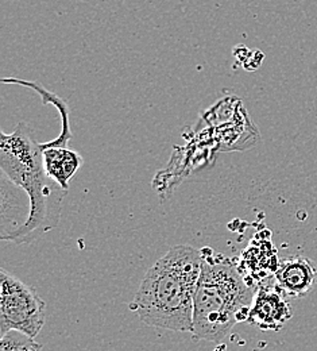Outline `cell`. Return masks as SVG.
I'll return each mask as SVG.
<instances>
[{
  "label": "cell",
  "mask_w": 317,
  "mask_h": 351,
  "mask_svg": "<svg viewBox=\"0 0 317 351\" xmlns=\"http://www.w3.org/2000/svg\"><path fill=\"white\" fill-rule=\"evenodd\" d=\"M0 351H44V348L34 338L19 331H10L0 338Z\"/></svg>",
  "instance_id": "obj_10"
},
{
  "label": "cell",
  "mask_w": 317,
  "mask_h": 351,
  "mask_svg": "<svg viewBox=\"0 0 317 351\" xmlns=\"http://www.w3.org/2000/svg\"><path fill=\"white\" fill-rule=\"evenodd\" d=\"M275 281L261 285L254 296L247 322L264 331H279L292 319L293 311Z\"/></svg>",
  "instance_id": "obj_5"
},
{
  "label": "cell",
  "mask_w": 317,
  "mask_h": 351,
  "mask_svg": "<svg viewBox=\"0 0 317 351\" xmlns=\"http://www.w3.org/2000/svg\"><path fill=\"white\" fill-rule=\"evenodd\" d=\"M0 168L30 199V217L12 242L30 243L55 228L68 191L46 175L42 143L31 126L19 122L14 132H0Z\"/></svg>",
  "instance_id": "obj_2"
},
{
  "label": "cell",
  "mask_w": 317,
  "mask_h": 351,
  "mask_svg": "<svg viewBox=\"0 0 317 351\" xmlns=\"http://www.w3.org/2000/svg\"><path fill=\"white\" fill-rule=\"evenodd\" d=\"M203 253L177 245L144 274L130 309L147 326L192 332Z\"/></svg>",
  "instance_id": "obj_1"
},
{
  "label": "cell",
  "mask_w": 317,
  "mask_h": 351,
  "mask_svg": "<svg viewBox=\"0 0 317 351\" xmlns=\"http://www.w3.org/2000/svg\"><path fill=\"white\" fill-rule=\"evenodd\" d=\"M30 217L27 193L7 176H0V238L10 241L25 227Z\"/></svg>",
  "instance_id": "obj_6"
},
{
  "label": "cell",
  "mask_w": 317,
  "mask_h": 351,
  "mask_svg": "<svg viewBox=\"0 0 317 351\" xmlns=\"http://www.w3.org/2000/svg\"><path fill=\"white\" fill-rule=\"evenodd\" d=\"M46 175L64 191L69 189V181L83 165V157L69 147H42Z\"/></svg>",
  "instance_id": "obj_8"
},
{
  "label": "cell",
  "mask_w": 317,
  "mask_h": 351,
  "mask_svg": "<svg viewBox=\"0 0 317 351\" xmlns=\"http://www.w3.org/2000/svg\"><path fill=\"white\" fill-rule=\"evenodd\" d=\"M46 322V303L33 287L0 270V334L19 331L36 338Z\"/></svg>",
  "instance_id": "obj_4"
},
{
  "label": "cell",
  "mask_w": 317,
  "mask_h": 351,
  "mask_svg": "<svg viewBox=\"0 0 317 351\" xmlns=\"http://www.w3.org/2000/svg\"><path fill=\"white\" fill-rule=\"evenodd\" d=\"M254 296L255 291L235 265L203 254L193 306V338L223 341L236 323L247 322Z\"/></svg>",
  "instance_id": "obj_3"
},
{
  "label": "cell",
  "mask_w": 317,
  "mask_h": 351,
  "mask_svg": "<svg viewBox=\"0 0 317 351\" xmlns=\"http://www.w3.org/2000/svg\"><path fill=\"white\" fill-rule=\"evenodd\" d=\"M3 83H12V84H19L23 87L36 89L37 93L42 97L44 104H53L58 110V112L62 118V132L58 138H55L47 143H42V147L44 149L45 147H68V142L73 138V135H72L71 126H69V108H68V104L61 97H58L55 93L47 90L46 88L42 87L38 83H30V82L16 80V79H3Z\"/></svg>",
  "instance_id": "obj_9"
},
{
  "label": "cell",
  "mask_w": 317,
  "mask_h": 351,
  "mask_svg": "<svg viewBox=\"0 0 317 351\" xmlns=\"http://www.w3.org/2000/svg\"><path fill=\"white\" fill-rule=\"evenodd\" d=\"M274 281L286 296L293 299L305 298L316 285V266L303 256L283 260L274 271Z\"/></svg>",
  "instance_id": "obj_7"
}]
</instances>
